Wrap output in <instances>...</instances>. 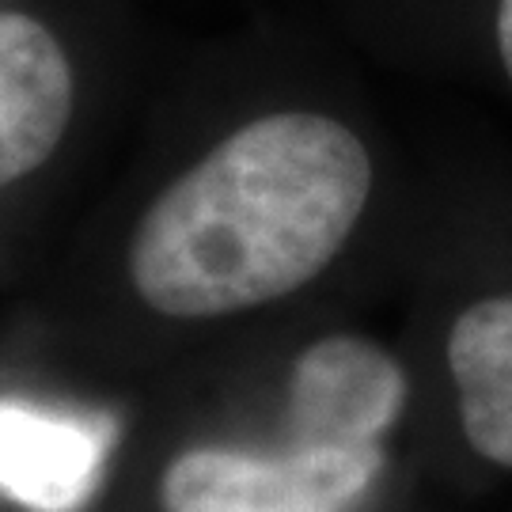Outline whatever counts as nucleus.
<instances>
[{"mask_svg":"<svg viewBox=\"0 0 512 512\" xmlns=\"http://www.w3.org/2000/svg\"><path fill=\"white\" fill-rule=\"evenodd\" d=\"M406 372L368 338L311 342L289 376V437L311 444H384L406 410Z\"/></svg>","mask_w":512,"mask_h":512,"instance_id":"3","label":"nucleus"},{"mask_svg":"<svg viewBox=\"0 0 512 512\" xmlns=\"http://www.w3.org/2000/svg\"><path fill=\"white\" fill-rule=\"evenodd\" d=\"M368 23L414 50L467 61L512 95V0H353Z\"/></svg>","mask_w":512,"mask_h":512,"instance_id":"7","label":"nucleus"},{"mask_svg":"<svg viewBox=\"0 0 512 512\" xmlns=\"http://www.w3.org/2000/svg\"><path fill=\"white\" fill-rule=\"evenodd\" d=\"M444 357L467 444L512 471V296H486L459 311Z\"/></svg>","mask_w":512,"mask_h":512,"instance_id":"6","label":"nucleus"},{"mask_svg":"<svg viewBox=\"0 0 512 512\" xmlns=\"http://www.w3.org/2000/svg\"><path fill=\"white\" fill-rule=\"evenodd\" d=\"M384 444H311L274 452L190 448L164 471L167 512H346L384 475Z\"/></svg>","mask_w":512,"mask_h":512,"instance_id":"2","label":"nucleus"},{"mask_svg":"<svg viewBox=\"0 0 512 512\" xmlns=\"http://www.w3.org/2000/svg\"><path fill=\"white\" fill-rule=\"evenodd\" d=\"M380 183V152L346 114L258 110L152 198L129 243V281L171 319L274 304L346 251Z\"/></svg>","mask_w":512,"mask_h":512,"instance_id":"1","label":"nucleus"},{"mask_svg":"<svg viewBox=\"0 0 512 512\" xmlns=\"http://www.w3.org/2000/svg\"><path fill=\"white\" fill-rule=\"evenodd\" d=\"M110 444L103 421L0 403V494L35 512H73L95 490Z\"/></svg>","mask_w":512,"mask_h":512,"instance_id":"5","label":"nucleus"},{"mask_svg":"<svg viewBox=\"0 0 512 512\" xmlns=\"http://www.w3.org/2000/svg\"><path fill=\"white\" fill-rule=\"evenodd\" d=\"M73 118L69 57L38 19L0 12V190L50 160Z\"/></svg>","mask_w":512,"mask_h":512,"instance_id":"4","label":"nucleus"}]
</instances>
